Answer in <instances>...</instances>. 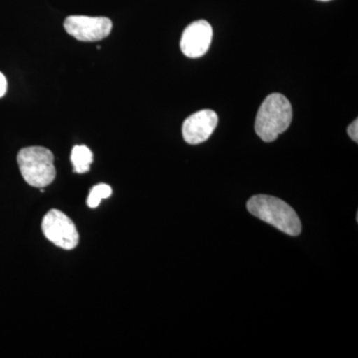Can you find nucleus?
<instances>
[{
	"label": "nucleus",
	"mask_w": 358,
	"mask_h": 358,
	"mask_svg": "<svg viewBox=\"0 0 358 358\" xmlns=\"http://www.w3.org/2000/svg\"><path fill=\"white\" fill-rule=\"evenodd\" d=\"M71 162H72L74 171L77 173H88L93 162V152L86 145H76L73 148L71 152Z\"/></svg>",
	"instance_id": "8"
},
{
	"label": "nucleus",
	"mask_w": 358,
	"mask_h": 358,
	"mask_svg": "<svg viewBox=\"0 0 358 358\" xmlns=\"http://www.w3.org/2000/svg\"><path fill=\"white\" fill-rule=\"evenodd\" d=\"M247 209L252 215L286 234L291 236L301 234V223L298 214L282 199L270 195H254L247 202Z\"/></svg>",
	"instance_id": "1"
},
{
	"label": "nucleus",
	"mask_w": 358,
	"mask_h": 358,
	"mask_svg": "<svg viewBox=\"0 0 358 358\" xmlns=\"http://www.w3.org/2000/svg\"><path fill=\"white\" fill-rule=\"evenodd\" d=\"M41 227L44 236L60 248L75 249L79 243L76 226L66 214L57 209H52L44 216Z\"/></svg>",
	"instance_id": "4"
},
{
	"label": "nucleus",
	"mask_w": 358,
	"mask_h": 358,
	"mask_svg": "<svg viewBox=\"0 0 358 358\" xmlns=\"http://www.w3.org/2000/svg\"><path fill=\"white\" fill-rule=\"evenodd\" d=\"M217 124L218 115L214 110H199L183 122V138L189 145H199L210 138Z\"/></svg>",
	"instance_id": "7"
},
{
	"label": "nucleus",
	"mask_w": 358,
	"mask_h": 358,
	"mask_svg": "<svg viewBox=\"0 0 358 358\" xmlns=\"http://www.w3.org/2000/svg\"><path fill=\"white\" fill-rule=\"evenodd\" d=\"M319 1H331V0H319Z\"/></svg>",
	"instance_id": "12"
},
{
	"label": "nucleus",
	"mask_w": 358,
	"mask_h": 358,
	"mask_svg": "<svg viewBox=\"0 0 358 358\" xmlns=\"http://www.w3.org/2000/svg\"><path fill=\"white\" fill-rule=\"evenodd\" d=\"M21 176L33 187H46L56 178L54 155L43 147L22 148L17 155Z\"/></svg>",
	"instance_id": "3"
},
{
	"label": "nucleus",
	"mask_w": 358,
	"mask_h": 358,
	"mask_svg": "<svg viewBox=\"0 0 358 358\" xmlns=\"http://www.w3.org/2000/svg\"><path fill=\"white\" fill-rule=\"evenodd\" d=\"M348 136L352 138V141H355V143L358 141V121L357 119L355 121H353L352 124L348 126Z\"/></svg>",
	"instance_id": "10"
},
{
	"label": "nucleus",
	"mask_w": 358,
	"mask_h": 358,
	"mask_svg": "<svg viewBox=\"0 0 358 358\" xmlns=\"http://www.w3.org/2000/svg\"><path fill=\"white\" fill-rule=\"evenodd\" d=\"M112 21L107 17L72 15L66 18L64 28L68 34L80 41H99L109 36Z\"/></svg>",
	"instance_id": "5"
},
{
	"label": "nucleus",
	"mask_w": 358,
	"mask_h": 358,
	"mask_svg": "<svg viewBox=\"0 0 358 358\" xmlns=\"http://www.w3.org/2000/svg\"><path fill=\"white\" fill-rule=\"evenodd\" d=\"M213 38V29L206 20H199L185 28L180 48L188 58H199L206 54Z\"/></svg>",
	"instance_id": "6"
},
{
	"label": "nucleus",
	"mask_w": 358,
	"mask_h": 358,
	"mask_svg": "<svg viewBox=\"0 0 358 358\" xmlns=\"http://www.w3.org/2000/svg\"><path fill=\"white\" fill-rule=\"evenodd\" d=\"M113 190L110 185L105 183L94 186L87 199V205L90 208H96L100 205L103 199H107L112 195Z\"/></svg>",
	"instance_id": "9"
},
{
	"label": "nucleus",
	"mask_w": 358,
	"mask_h": 358,
	"mask_svg": "<svg viewBox=\"0 0 358 358\" xmlns=\"http://www.w3.org/2000/svg\"><path fill=\"white\" fill-rule=\"evenodd\" d=\"M293 120V108L288 99L279 93L265 99L257 114L255 131L261 140L271 143L288 129Z\"/></svg>",
	"instance_id": "2"
},
{
	"label": "nucleus",
	"mask_w": 358,
	"mask_h": 358,
	"mask_svg": "<svg viewBox=\"0 0 358 358\" xmlns=\"http://www.w3.org/2000/svg\"><path fill=\"white\" fill-rule=\"evenodd\" d=\"M7 91V80L6 76L0 72V98L6 95Z\"/></svg>",
	"instance_id": "11"
}]
</instances>
